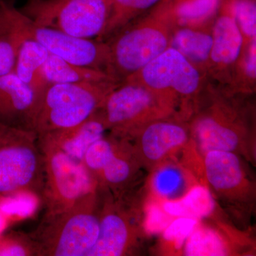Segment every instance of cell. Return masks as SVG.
Masks as SVG:
<instances>
[{
    "mask_svg": "<svg viewBox=\"0 0 256 256\" xmlns=\"http://www.w3.org/2000/svg\"><path fill=\"white\" fill-rule=\"evenodd\" d=\"M100 225L97 240L88 256L132 255L137 248L142 226L139 216L124 196L100 190Z\"/></svg>",
    "mask_w": 256,
    "mask_h": 256,
    "instance_id": "11",
    "label": "cell"
},
{
    "mask_svg": "<svg viewBox=\"0 0 256 256\" xmlns=\"http://www.w3.org/2000/svg\"><path fill=\"white\" fill-rule=\"evenodd\" d=\"M38 143L44 162L40 196L46 213L67 210L98 191L97 182L82 161L38 139Z\"/></svg>",
    "mask_w": 256,
    "mask_h": 256,
    "instance_id": "9",
    "label": "cell"
},
{
    "mask_svg": "<svg viewBox=\"0 0 256 256\" xmlns=\"http://www.w3.org/2000/svg\"><path fill=\"white\" fill-rule=\"evenodd\" d=\"M204 78V75L181 53L169 46L124 82L144 86L174 112L180 108L185 120L186 114L191 116L192 101L202 92Z\"/></svg>",
    "mask_w": 256,
    "mask_h": 256,
    "instance_id": "5",
    "label": "cell"
},
{
    "mask_svg": "<svg viewBox=\"0 0 256 256\" xmlns=\"http://www.w3.org/2000/svg\"><path fill=\"white\" fill-rule=\"evenodd\" d=\"M206 28L174 26L170 44L204 76L208 72L213 43L212 31Z\"/></svg>",
    "mask_w": 256,
    "mask_h": 256,
    "instance_id": "18",
    "label": "cell"
},
{
    "mask_svg": "<svg viewBox=\"0 0 256 256\" xmlns=\"http://www.w3.org/2000/svg\"><path fill=\"white\" fill-rule=\"evenodd\" d=\"M0 256H37L30 234L12 232L0 237Z\"/></svg>",
    "mask_w": 256,
    "mask_h": 256,
    "instance_id": "27",
    "label": "cell"
},
{
    "mask_svg": "<svg viewBox=\"0 0 256 256\" xmlns=\"http://www.w3.org/2000/svg\"><path fill=\"white\" fill-rule=\"evenodd\" d=\"M40 98L14 72L0 76V124L34 131Z\"/></svg>",
    "mask_w": 256,
    "mask_h": 256,
    "instance_id": "15",
    "label": "cell"
},
{
    "mask_svg": "<svg viewBox=\"0 0 256 256\" xmlns=\"http://www.w3.org/2000/svg\"><path fill=\"white\" fill-rule=\"evenodd\" d=\"M203 158L206 182L218 196L230 203L254 200L255 184L248 174L242 156L233 152L212 150Z\"/></svg>",
    "mask_w": 256,
    "mask_h": 256,
    "instance_id": "14",
    "label": "cell"
},
{
    "mask_svg": "<svg viewBox=\"0 0 256 256\" xmlns=\"http://www.w3.org/2000/svg\"><path fill=\"white\" fill-rule=\"evenodd\" d=\"M16 1L5 0V6L16 34L24 40L37 42L50 54L70 63L102 70L110 76V50L107 42L78 38L36 24L16 8Z\"/></svg>",
    "mask_w": 256,
    "mask_h": 256,
    "instance_id": "7",
    "label": "cell"
},
{
    "mask_svg": "<svg viewBox=\"0 0 256 256\" xmlns=\"http://www.w3.org/2000/svg\"><path fill=\"white\" fill-rule=\"evenodd\" d=\"M50 54L43 46L25 40L18 48L13 72L23 82L34 90L41 100L48 86L43 74V66Z\"/></svg>",
    "mask_w": 256,
    "mask_h": 256,
    "instance_id": "19",
    "label": "cell"
},
{
    "mask_svg": "<svg viewBox=\"0 0 256 256\" xmlns=\"http://www.w3.org/2000/svg\"><path fill=\"white\" fill-rule=\"evenodd\" d=\"M200 224V220L195 218L176 217L163 230L162 238L174 248H181L190 234Z\"/></svg>",
    "mask_w": 256,
    "mask_h": 256,
    "instance_id": "28",
    "label": "cell"
},
{
    "mask_svg": "<svg viewBox=\"0 0 256 256\" xmlns=\"http://www.w3.org/2000/svg\"><path fill=\"white\" fill-rule=\"evenodd\" d=\"M127 140L141 168L152 171L191 142L190 124L175 116L158 119L140 128Z\"/></svg>",
    "mask_w": 256,
    "mask_h": 256,
    "instance_id": "12",
    "label": "cell"
},
{
    "mask_svg": "<svg viewBox=\"0 0 256 256\" xmlns=\"http://www.w3.org/2000/svg\"><path fill=\"white\" fill-rule=\"evenodd\" d=\"M43 74L48 86L52 84L116 80L102 70L70 63L52 54L48 55L44 65Z\"/></svg>",
    "mask_w": 256,
    "mask_h": 256,
    "instance_id": "23",
    "label": "cell"
},
{
    "mask_svg": "<svg viewBox=\"0 0 256 256\" xmlns=\"http://www.w3.org/2000/svg\"><path fill=\"white\" fill-rule=\"evenodd\" d=\"M108 129L100 109L82 124L38 134L40 140L48 143L82 161L88 149L105 136Z\"/></svg>",
    "mask_w": 256,
    "mask_h": 256,
    "instance_id": "16",
    "label": "cell"
},
{
    "mask_svg": "<svg viewBox=\"0 0 256 256\" xmlns=\"http://www.w3.org/2000/svg\"><path fill=\"white\" fill-rule=\"evenodd\" d=\"M222 0H161L175 26L206 28L213 23Z\"/></svg>",
    "mask_w": 256,
    "mask_h": 256,
    "instance_id": "21",
    "label": "cell"
},
{
    "mask_svg": "<svg viewBox=\"0 0 256 256\" xmlns=\"http://www.w3.org/2000/svg\"><path fill=\"white\" fill-rule=\"evenodd\" d=\"M112 0H28L20 11L42 26L78 38L98 40L105 30Z\"/></svg>",
    "mask_w": 256,
    "mask_h": 256,
    "instance_id": "8",
    "label": "cell"
},
{
    "mask_svg": "<svg viewBox=\"0 0 256 256\" xmlns=\"http://www.w3.org/2000/svg\"><path fill=\"white\" fill-rule=\"evenodd\" d=\"M212 34L213 43L207 74L218 82L232 86L244 45L234 14V0H222Z\"/></svg>",
    "mask_w": 256,
    "mask_h": 256,
    "instance_id": "13",
    "label": "cell"
},
{
    "mask_svg": "<svg viewBox=\"0 0 256 256\" xmlns=\"http://www.w3.org/2000/svg\"><path fill=\"white\" fill-rule=\"evenodd\" d=\"M117 138L116 149L96 178L100 190L114 196L126 195L141 168L134 156L132 146L127 140Z\"/></svg>",
    "mask_w": 256,
    "mask_h": 256,
    "instance_id": "17",
    "label": "cell"
},
{
    "mask_svg": "<svg viewBox=\"0 0 256 256\" xmlns=\"http://www.w3.org/2000/svg\"><path fill=\"white\" fill-rule=\"evenodd\" d=\"M43 183L36 132L0 124V201L22 194L41 196Z\"/></svg>",
    "mask_w": 256,
    "mask_h": 256,
    "instance_id": "6",
    "label": "cell"
},
{
    "mask_svg": "<svg viewBox=\"0 0 256 256\" xmlns=\"http://www.w3.org/2000/svg\"><path fill=\"white\" fill-rule=\"evenodd\" d=\"M161 0H112L110 16L98 41L106 42L116 32L146 14Z\"/></svg>",
    "mask_w": 256,
    "mask_h": 256,
    "instance_id": "24",
    "label": "cell"
},
{
    "mask_svg": "<svg viewBox=\"0 0 256 256\" xmlns=\"http://www.w3.org/2000/svg\"><path fill=\"white\" fill-rule=\"evenodd\" d=\"M173 220L174 217L164 212L161 204L156 201L150 202L144 210L142 230L150 235L162 233Z\"/></svg>",
    "mask_w": 256,
    "mask_h": 256,
    "instance_id": "29",
    "label": "cell"
},
{
    "mask_svg": "<svg viewBox=\"0 0 256 256\" xmlns=\"http://www.w3.org/2000/svg\"><path fill=\"white\" fill-rule=\"evenodd\" d=\"M186 256H222L230 254V248L218 230L198 224L183 246Z\"/></svg>",
    "mask_w": 256,
    "mask_h": 256,
    "instance_id": "25",
    "label": "cell"
},
{
    "mask_svg": "<svg viewBox=\"0 0 256 256\" xmlns=\"http://www.w3.org/2000/svg\"><path fill=\"white\" fill-rule=\"evenodd\" d=\"M208 106L196 112L190 124L192 142L202 156L208 152H233L252 160L255 144L244 114L225 94L212 96Z\"/></svg>",
    "mask_w": 256,
    "mask_h": 256,
    "instance_id": "4",
    "label": "cell"
},
{
    "mask_svg": "<svg viewBox=\"0 0 256 256\" xmlns=\"http://www.w3.org/2000/svg\"><path fill=\"white\" fill-rule=\"evenodd\" d=\"M108 131L128 139L144 124L174 116V111L161 99L136 82H124L106 98L100 108Z\"/></svg>",
    "mask_w": 256,
    "mask_h": 256,
    "instance_id": "10",
    "label": "cell"
},
{
    "mask_svg": "<svg viewBox=\"0 0 256 256\" xmlns=\"http://www.w3.org/2000/svg\"><path fill=\"white\" fill-rule=\"evenodd\" d=\"M99 190L70 208L46 213L30 234L37 256H88L100 225Z\"/></svg>",
    "mask_w": 256,
    "mask_h": 256,
    "instance_id": "1",
    "label": "cell"
},
{
    "mask_svg": "<svg viewBox=\"0 0 256 256\" xmlns=\"http://www.w3.org/2000/svg\"><path fill=\"white\" fill-rule=\"evenodd\" d=\"M116 144L117 138L110 133L96 141L84 154L82 162L94 180L114 154Z\"/></svg>",
    "mask_w": 256,
    "mask_h": 256,
    "instance_id": "26",
    "label": "cell"
},
{
    "mask_svg": "<svg viewBox=\"0 0 256 256\" xmlns=\"http://www.w3.org/2000/svg\"><path fill=\"white\" fill-rule=\"evenodd\" d=\"M152 172L151 190L161 202L180 198L197 184L188 170L169 160L158 165Z\"/></svg>",
    "mask_w": 256,
    "mask_h": 256,
    "instance_id": "20",
    "label": "cell"
},
{
    "mask_svg": "<svg viewBox=\"0 0 256 256\" xmlns=\"http://www.w3.org/2000/svg\"><path fill=\"white\" fill-rule=\"evenodd\" d=\"M120 84L107 80L48 86L38 104L34 131L38 136L82 124L100 110Z\"/></svg>",
    "mask_w": 256,
    "mask_h": 256,
    "instance_id": "3",
    "label": "cell"
},
{
    "mask_svg": "<svg viewBox=\"0 0 256 256\" xmlns=\"http://www.w3.org/2000/svg\"><path fill=\"white\" fill-rule=\"evenodd\" d=\"M169 12L158 4L106 40L110 50V76L124 82L170 46L174 28Z\"/></svg>",
    "mask_w": 256,
    "mask_h": 256,
    "instance_id": "2",
    "label": "cell"
},
{
    "mask_svg": "<svg viewBox=\"0 0 256 256\" xmlns=\"http://www.w3.org/2000/svg\"><path fill=\"white\" fill-rule=\"evenodd\" d=\"M160 204L164 212L174 218L188 217L198 220L213 214L216 206L210 190L206 185L198 184L180 198Z\"/></svg>",
    "mask_w": 256,
    "mask_h": 256,
    "instance_id": "22",
    "label": "cell"
}]
</instances>
